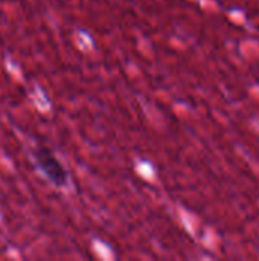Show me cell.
Masks as SVG:
<instances>
[{"instance_id": "1", "label": "cell", "mask_w": 259, "mask_h": 261, "mask_svg": "<svg viewBox=\"0 0 259 261\" xmlns=\"http://www.w3.org/2000/svg\"><path fill=\"white\" fill-rule=\"evenodd\" d=\"M37 164L40 167V170L58 187L66 184L67 179V173L64 170V167L60 164V161L49 153L47 150H37Z\"/></svg>"}]
</instances>
